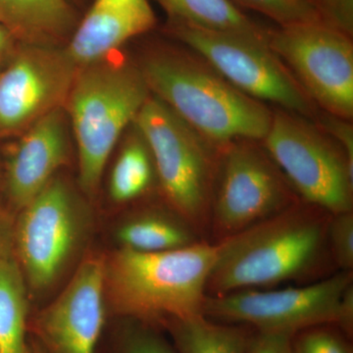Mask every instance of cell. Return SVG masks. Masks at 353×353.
<instances>
[{"mask_svg": "<svg viewBox=\"0 0 353 353\" xmlns=\"http://www.w3.org/2000/svg\"><path fill=\"white\" fill-rule=\"evenodd\" d=\"M178 21L213 31L232 32L268 44L271 30L255 22L230 0H155Z\"/></svg>", "mask_w": 353, "mask_h": 353, "instance_id": "ac0fdd59", "label": "cell"}, {"mask_svg": "<svg viewBox=\"0 0 353 353\" xmlns=\"http://www.w3.org/2000/svg\"><path fill=\"white\" fill-rule=\"evenodd\" d=\"M30 345H31L32 353H44L43 348L41 347V345H39L36 341L32 340V338H30Z\"/></svg>", "mask_w": 353, "mask_h": 353, "instance_id": "1f68e13d", "label": "cell"}, {"mask_svg": "<svg viewBox=\"0 0 353 353\" xmlns=\"http://www.w3.org/2000/svg\"><path fill=\"white\" fill-rule=\"evenodd\" d=\"M306 1H308L309 3L312 4V6H314L316 8L318 9V10L320 11V12L322 13V15L324 16V12H323V6H322V1L321 0H306ZM325 17V16H324ZM326 19V18H325Z\"/></svg>", "mask_w": 353, "mask_h": 353, "instance_id": "d6a6232c", "label": "cell"}, {"mask_svg": "<svg viewBox=\"0 0 353 353\" xmlns=\"http://www.w3.org/2000/svg\"><path fill=\"white\" fill-rule=\"evenodd\" d=\"M218 246L202 241L159 252L121 248L105 259V296L114 315L161 327L202 314Z\"/></svg>", "mask_w": 353, "mask_h": 353, "instance_id": "3957f363", "label": "cell"}, {"mask_svg": "<svg viewBox=\"0 0 353 353\" xmlns=\"http://www.w3.org/2000/svg\"><path fill=\"white\" fill-rule=\"evenodd\" d=\"M117 239L121 248L141 252H166L204 241L168 205L132 216L118 229Z\"/></svg>", "mask_w": 353, "mask_h": 353, "instance_id": "e0dca14e", "label": "cell"}, {"mask_svg": "<svg viewBox=\"0 0 353 353\" xmlns=\"http://www.w3.org/2000/svg\"><path fill=\"white\" fill-rule=\"evenodd\" d=\"M18 41L12 34L0 26V69L7 63L12 57L14 51L18 46Z\"/></svg>", "mask_w": 353, "mask_h": 353, "instance_id": "4dcf8cb0", "label": "cell"}, {"mask_svg": "<svg viewBox=\"0 0 353 353\" xmlns=\"http://www.w3.org/2000/svg\"><path fill=\"white\" fill-rule=\"evenodd\" d=\"M3 185V171H2L1 165H0V187Z\"/></svg>", "mask_w": 353, "mask_h": 353, "instance_id": "e575fe53", "label": "cell"}, {"mask_svg": "<svg viewBox=\"0 0 353 353\" xmlns=\"http://www.w3.org/2000/svg\"><path fill=\"white\" fill-rule=\"evenodd\" d=\"M69 2H71L74 6H82V4L85 3V0H68Z\"/></svg>", "mask_w": 353, "mask_h": 353, "instance_id": "836d02e7", "label": "cell"}, {"mask_svg": "<svg viewBox=\"0 0 353 353\" xmlns=\"http://www.w3.org/2000/svg\"><path fill=\"white\" fill-rule=\"evenodd\" d=\"M79 21L68 0H0V26L19 43L65 46Z\"/></svg>", "mask_w": 353, "mask_h": 353, "instance_id": "2e32d148", "label": "cell"}, {"mask_svg": "<svg viewBox=\"0 0 353 353\" xmlns=\"http://www.w3.org/2000/svg\"><path fill=\"white\" fill-rule=\"evenodd\" d=\"M78 70L64 46L18 43L0 69V136L23 132L64 108Z\"/></svg>", "mask_w": 353, "mask_h": 353, "instance_id": "7c38bea8", "label": "cell"}, {"mask_svg": "<svg viewBox=\"0 0 353 353\" xmlns=\"http://www.w3.org/2000/svg\"><path fill=\"white\" fill-rule=\"evenodd\" d=\"M152 152L160 192L202 240L209 241L219 146L150 95L134 121Z\"/></svg>", "mask_w": 353, "mask_h": 353, "instance_id": "5b68a950", "label": "cell"}, {"mask_svg": "<svg viewBox=\"0 0 353 353\" xmlns=\"http://www.w3.org/2000/svg\"><path fill=\"white\" fill-rule=\"evenodd\" d=\"M353 284V272L336 271L315 282L280 289L236 290L206 296L202 314L255 331L289 334L319 325L336 324L343 294Z\"/></svg>", "mask_w": 353, "mask_h": 353, "instance_id": "9c48e42d", "label": "cell"}, {"mask_svg": "<svg viewBox=\"0 0 353 353\" xmlns=\"http://www.w3.org/2000/svg\"><path fill=\"white\" fill-rule=\"evenodd\" d=\"M105 259L83 260L63 292L29 321L44 353H97L106 324Z\"/></svg>", "mask_w": 353, "mask_h": 353, "instance_id": "4fadbf2b", "label": "cell"}, {"mask_svg": "<svg viewBox=\"0 0 353 353\" xmlns=\"http://www.w3.org/2000/svg\"><path fill=\"white\" fill-rule=\"evenodd\" d=\"M334 325L350 338H353V284L343 294Z\"/></svg>", "mask_w": 353, "mask_h": 353, "instance_id": "f546056e", "label": "cell"}, {"mask_svg": "<svg viewBox=\"0 0 353 353\" xmlns=\"http://www.w3.org/2000/svg\"><path fill=\"white\" fill-rule=\"evenodd\" d=\"M137 64L152 94L215 145L266 136L273 110L234 88L189 48L155 46Z\"/></svg>", "mask_w": 353, "mask_h": 353, "instance_id": "7a4b0ae2", "label": "cell"}, {"mask_svg": "<svg viewBox=\"0 0 353 353\" xmlns=\"http://www.w3.org/2000/svg\"><path fill=\"white\" fill-rule=\"evenodd\" d=\"M120 319L111 353H176L161 327L130 318Z\"/></svg>", "mask_w": 353, "mask_h": 353, "instance_id": "7402d4cb", "label": "cell"}, {"mask_svg": "<svg viewBox=\"0 0 353 353\" xmlns=\"http://www.w3.org/2000/svg\"><path fill=\"white\" fill-rule=\"evenodd\" d=\"M15 220L10 211L0 204V260L15 259Z\"/></svg>", "mask_w": 353, "mask_h": 353, "instance_id": "f1b7e54d", "label": "cell"}, {"mask_svg": "<svg viewBox=\"0 0 353 353\" xmlns=\"http://www.w3.org/2000/svg\"><path fill=\"white\" fill-rule=\"evenodd\" d=\"M239 8L250 9L273 20L279 26L326 21L306 0H230ZM329 23V22H328Z\"/></svg>", "mask_w": 353, "mask_h": 353, "instance_id": "603a6c76", "label": "cell"}, {"mask_svg": "<svg viewBox=\"0 0 353 353\" xmlns=\"http://www.w3.org/2000/svg\"><path fill=\"white\" fill-rule=\"evenodd\" d=\"M27 284L15 259L0 260V353H32Z\"/></svg>", "mask_w": 353, "mask_h": 353, "instance_id": "ffe728a7", "label": "cell"}, {"mask_svg": "<svg viewBox=\"0 0 353 353\" xmlns=\"http://www.w3.org/2000/svg\"><path fill=\"white\" fill-rule=\"evenodd\" d=\"M128 132L109 181V194L118 203L141 199L157 182L154 162L145 138L134 123Z\"/></svg>", "mask_w": 353, "mask_h": 353, "instance_id": "44dd1931", "label": "cell"}, {"mask_svg": "<svg viewBox=\"0 0 353 353\" xmlns=\"http://www.w3.org/2000/svg\"><path fill=\"white\" fill-rule=\"evenodd\" d=\"M301 201L261 141H231L221 146L209 241L219 243Z\"/></svg>", "mask_w": 353, "mask_h": 353, "instance_id": "ba28073f", "label": "cell"}, {"mask_svg": "<svg viewBox=\"0 0 353 353\" xmlns=\"http://www.w3.org/2000/svg\"><path fill=\"white\" fill-rule=\"evenodd\" d=\"M163 329L176 353H245L253 329L215 321L203 314L169 320Z\"/></svg>", "mask_w": 353, "mask_h": 353, "instance_id": "d6986e66", "label": "cell"}, {"mask_svg": "<svg viewBox=\"0 0 353 353\" xmlns=\"http://www.w3.org/2000/svg\"><path fill=\"white\" fill-rule=\"evenodd\" d=\"M292 338V334L253 330L245 353H296Z\"/></svg>", "mask_w": 353, "mask_h": 353, "instance_id": "4316f807", "label": "cell"}, {"mask_svg": "<svg viewBox=\"0 0 353 353\" xmlns=\"http://www.w3.org/2000/svg\"><path fill=\"white\" fill-rule=\"evenodd\" d=\"M323 12L329 23L352 36L353 0H321Z\"/></svg>", "mask_w": 353, "mask_h": 353, "instance_id": "83f0119b", "label": "cell"}, {"mask_svg": "<svg viewBox=\"0 0 353 353\" xmlns=\"http://www.w3.org/2000/svg\"><path fill=\"white\" fill-rule=\"evenodd\" d=\"M350 34L326 22L279 26L269 48L304 92L324 112L353 117V43Z\"/></svg>", "mask_w": 353, "mask_h": 353, "instance_id": "8fae6325", "label": "cell"}, {"mask_svg": "<svg viewBox=\"0 0 353 353\" xmlns=\"http://www.w3.org/2000/svg\"><path fill=\"white\" fill-rule=\"evenodd\" d=\"M261 143L301 201L331 215L353 210V163L314 121L277 108Z\"/></svg>", "mask_w": 353, "mask_h": 353, "instance_id": "8992f818", "label": "cell"}, {"mask_svg": "<svg viewBox=\"0 0 353 353\" xmlns=\"http://www.w3.org/2000/svg\"><path fill=\"white\" fill-rule=\"evenodd\" d=\"M331 216L301 201L215 243L217 257L206 294L271 289L294 281L312 283L331 275L336 268L328 246Z\"/></svg>", "mask_w": 353, "mask_h": 353, "instance_id": "6da1fadb", "label": "cell"}, {"mask_svg": "<svg viewBox=\"0 0 353 353\" xmlns=\"http://www.w3.org/2000/svg\"><path fill=\"white\" fill-rule=\"evenodd\" d=\"M315 123L341 146L353 163V127L350 120L323 112L319 113Z\"/></svg>", "mask_w": 353, "mask_h": 353, "instance_id": "484cf974", "label": "cell"}, {"mask_svg": "<svg viewBox=\"0 0 353 353\" xmlns=\"http://www.w3.org/2000/svg\"><path fill=\"white\" fill-rule=\"evenodd\" d=\"M328 246L338 271L353 272V210L331 216Z\"/></svg>", "mask_w": 353, "mask_h": 353, "instance_id": "d4e9b609", "label": "cell"}, {"mask_svg": "<svg viewBox=\"0 0 353 353\" xmlns=\"http://www.w3.org/2000/svg\"><path fill=\"white\" fill-rule=\"evenodd\" d=\"M150 95L134 62L106 57L79 68L65 109L78 150L79 183L85 194L99 189L111 152Z\"/></svg>", "mask_w": 353, "mask_h": 353, "instance_id": "277c9868", "label": "cell"}, {"mask_svg": "<svg viewBox=\"0 0 353 353\" xmlns=\"http://www.w3.org/2000/svg\"><path fill=\"white\" fill-rule=\"evenodd\" d=\"M296 353H353L352 339L336 325L304 329L292 338Z\"/></svg>", "mask_w": 353, "mask_h": 353, "instance_id": "cb8c5ba5", "label": "cell"}, {"mask_svg": "<svg viewBox=\"0 0 353 353\" xmlns=\"http://www.w3.org/2000/svg\"><path fill=\"white\" fill-rule=\"evenodd\" d=\"M85 219L80 196L57 175L21 209L14 256L31 289H48L61 276L80 245Z\"/></svg>", "mask_w": 353, "mask_h": 353, "instance_id": "30bf717a", "label": "cell"}, {"mask_svg": "<svg viewBox=\"0 0 353 353\" xmlns=\"http://www.w3.org/2000/svg\"><path fill=\"white\" fill-rule=\"evenodd\" d=\"M69 125L66 111L60 108L23 132L3 171L4 189L14 210L19 212L38 196L68 159Z\"/></svg>", "mask_w": 353, "mask_h": 353, "instance_id": "5bb4252c", "label": "cell"}, {"mask_svg": "<svg viewBox=\"0 0 353 353\" xmlns=\"http://www.w3.org/2000/svg\"><path fill=\"white\" fill-rule=\"evenodd\" d=\"M165 32L248 97L314 122L319 115V109L268 44L178 21H167Z\"/></svg>", "mask_w": 353, "mask_h": 353, "instance_id": "52a82bcc", "label": "cell"}, {"mask_svg": "<svg viewBox=\"0 0 353 353\" xmlns=\"http://www.w3.org/2000/svg\"><path fill=\"white\" fill-rule=\"evenodd\" d=\"M157 23L148 0H94L64 48L81 68L108 57Z\"/></svg>", "mask_w": 353, "mask_h": 353, "instance_id": "9a60e30c", "label": "cell"}]
</instances>
